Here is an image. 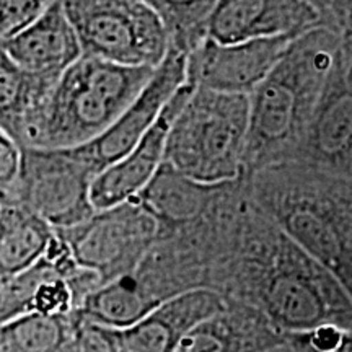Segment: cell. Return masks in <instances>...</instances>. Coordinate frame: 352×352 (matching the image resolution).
<instances>
[{"label":"cell","mask_w":352,"mask_h":352,"mask_svg":"<svg viewBox=\"0 0 352 352\" xmlns=\"http://www.w3.org/2000/svg\"><path fill=\"white\" fill-rule=\"evenodd\" d=\"M56 230L15 201H0V279L20 274L44 256Z\"/></svg>","instance_id":"18"},{"label":"cell","mask_w":352,"mask_h":352,"mask_svg":"<svg viewBox=\"0 0 352 352\" xmlns=\"http://www.w3.org/2000/svg\"><path fill=\"white\" fill-rule=\"evenodd\" d=\"M54 83L25 72L0 46V126L6 129L19 121Z\"/></svg>","instance_id":"21"},{"label":"cell","mask_w":352,"mask_h":352,"mask_svg":"<svg viewBox=\"0 0 352 352\" xmlns=\"http://www.w3.org/2000/svg\"><path fill=\"white\" fill-rule=\"evenodd\" d=\"M228 300L210 289H192L166 298L127 328L95 327L96 352H175L192 327L227 307Z\"/></svg>","instance_id":"12"},{"label":"cell","mask_w":352,"mask_h":352,"mask_svg":"<svg viewBox=\"0 0 352 352\" xmlns=\"http://www.w3.org/2000/svg\"><path fill=\"white\" fill-rule=\"evenodd\" d=\"M186 83V54L170 47L162 64L153 70L151 80L132 100L124 113L100 138L76 147L95 176L129 153L164 111L178 88Z\"/></svg>","instance_id":"10"},{"label":"cell","mask_w":352,"mask_h":352,"mask_svg":"<svg viewBox=\"0 0 352 352\" xmlns=\"http://www.w3.org/2000/svg\"><path fill=\"white\" fill-rule=\"evenodd\" d=\"M250 98L196 88L166 134L164 162L188 178L222 184L243 178Z\"/></svg>","instance_id":"5"},{"label":"cell","mask_w":352,"mask_h":352,"mask_svg":"<svg viewBox=\"0 0 352 352\" xmlns=\"http://www.w3.org/2000/svg\"><path fill=\"white\" fill-rule=\"evenodd\" d=\"M243 179L256 208L352 292L351 176L283 162Z\"/></svg>","instance_id":"2"},{"label":"cell","mask_w":352,"mask_h":352,"mask_svg":"<svg viewBox=\"0 0 352 352\" xmlns=\"http://www.w3.org/2000/svg\"><path fill=\"white\" fill-rule=\"evenodd\" d=\"M0 352H78L76 315H26L0 324Z\"/></svg>","instance_id":"19"},{"label":"cell","mask_w":352,"mask_h":352,"mask_svg":"<svg viewBox=\"0 0 352 352\" xmlns=\"http://www.w3.org/2000/svg\"><path fill=\"white\" fill-rule=\"evenodd\" d=\"M0 46L25 72L47 80H57L82 56L60 0H54L39 19Z\"/></svg>","instance_id":"16"},{"label":"cell","mask_w":352,"mask_h":352,"mask_svg":"<svg viewBox=\"0 0 352 352\" xmlns=\"http://www.w3.org/2000/svg\"><path fill=\"white\" fill-rule=\"evenodd\" d=\"M305 2H307V3H310V6L314 7L315 10L320 13V15H321V20H323L324 13H327V10H328V6H329V2H331V0H305Z\"/></svg>","instance_id":"26"},{"label":"cell","mask_w":352,"mask_h":352,"mask_svg":"<svg viewBox=\"0 0 352 352\" xmlns=\"http://www.w3.org/2000/svg\"><path fill=\"white\" fill-rule=\"evenodd\" d=\"M323 25L344 36H352V0H331Z\"/></svg>","instance_id":"25"},{"label":"cell","mask_w":352,"mask_h":352,"mask_svg":"<svg viewBox=\"0 0 352 352\" xmlns=\"http://www.w3.org/2000/svg\"><path fill=\"white\" fill-rule=\"evenodd\" d=\"M352 36L320 25L298 34L250 98L243 176L297 152L321 91Z\"/></svg>","instance_id":"3"},{"label":"cell","mask_w":352,"mask_h":352,"mask_svg":"<svg viewBox=\"0 0 352 352\" xmlns=\"http://www.w3.org/2000/svg\"><path fill=\"white\" fill-rule=\"evenodd\" d=\"M267 352H294V351L290 349V347L284 342V344L277 346V347H274V349H271V351H267Z\"/></svg>","instance_id":"27"},{"label":"cell","mask_w":352,"mask_h":352,"mask_svg":"<svg viewBox=\"0 0 352 352\" xmlns=\"http://www.w3.org/2000/svg\"><path fill=\"white\" fill-rule=\"evenodd\" d=\"M164 23L170 47L189 54L208 36V23L219 0H144Z\"/></svg>","instance_id":"20"},{"label":"cell","mask_w":352,"mask_h":352,"mask_svg":"<svg viewBox=\"0 0 352 352\" xmlns=\"http://www.w3.org/2000/svg\"><path fill=\"white\" fill-rule=\"evenodd\" d=\"M280 344L283 333L266 316L254 308L228 302L189 329L175 352H267Z\"/></svg>","instance_id":"17"},{"label":"cell","mask_w":352,"mask_h":352,"mask_svg":"<svg viewBox=\"0 0 352 352\" xmlns=\"http://www.w3.org/2000/svg\"><path fill=\"white\" fill-rule=\"evenodd\" d=\"M352 44L342 47L321 91L297 152L289 162L351 176Z\"/></svg>","instance_id":"9"},{"label":"cell","mask_w":352,"mask_h":352,"mask_svg":"<svg viewBox=\"0 0 352 352\" xmlns=\"http://www.w3.org/2000/svg\"><path fill=\"white\" fill-rule=\"evenodd\" d=\"M284 342L294 352H352V328L321 324L284 334Z\"/></svg>","instance_id":"22"},{"label":"cell","mask_w":352,"mask_h":352,"mask_svg":"<svg viewBox=\"0 0 352 352\" xmlns=\"http://www.w3.org/2000/svg\"><path fill=\"white\" fill-rule=\"evenodd\" d=\"M20 162V145L0 126V195H6L13 188L19 178Z\"/></svg>","instance_id":"24"},{"label":"cell","mask_w":352,"mask_h":352,"mask_svg":"<svg viewBox=\"0 0 352 352\" xmlns=\"http://www.w3.org/2000/svg\"><path fill=\"white\" fill-rule=\"evenodd\" d=\"M148 67H124L82 54L19 121L6 127L20 147L76 148L100 138L151 80Z\"/></svg>","instance_id":"4"},{"label":"cell","mask_w":352,"mask_h":352,"mask_svg":"<svg viewBox=\"0 0 352 352\" xmlns=\"http://www.w3.org/2000/svg\"><path fill=\"white\" fill-rule=\"evenodd\" d=\"M54 0H0V44L23 32Z\"/></svg>","instance_id":"23"},{"label":"cell","mask_w":352,"mask_h":352,"mask_svg":"<svg viewBox=\"0 0 352 352\" xmlns=\"http://www.w3.org/2000/svg\"><path fill=\"white\" fill-rule=\"evenodd\" d=\"M21 148L19 178L0 201L33 210L54 230H65L95 214L90 186L95 173L76 148Z\"/></svg>","instance_id":"7"},{"label":"cell","mask_w":352,"mask_h":352,"mask_svg":"<svg viewBox=\"0 0 352 352\" xmlns=\"http://www.w3.org/2000/svg\"><path fill=\"white\" fill-rule=\"evenodd\" d=\"M192 90L195 85L189 82L179 87L173 98L165 104L155 124L147 131L138 145L95 176L90 186V201L95 210L109 209L134 199L147 186L158 166L164 164L166 134L171 122Z\"/></svg>","instance_id":"14"},{"label":"cell","mask_w":352,"mask_h":352,"mask_svg":"<svg viewBox=\"0 0 352 352\" xmlns=\"http://www.w3.org/2000/svg\"><path fill=\"white\" fill-rule=\"evenodd\" d=\"M228 184L199 183L164 162L134 199L157 222L158 240L201 222L215 208Z\"/></svg>","instance_id":"15"},{"label":"cell","mask_w":352,"mask_h":352,"mask_svg":"<svg viewBox=\"0 0 352 352\" xmlns=\"http://www.w3.org/2000/svg\"><path fill=\"white\" fill-rule=\"evenodd\" d=\"M297 36L220 44L206 38L186 56V82L196 88L250 96Z\"/></svg>","instance_id":"11"},{"label":"cell","mask_w":352,"mask_h":352,"mask_svg":"<svg viewBox=\"0 0 352 352\" xmlns=\"http://www.w3.org/2000/svg\"><path fill=\"white\" fill-rule=\"evenodd\" d=\"M323 25L321 15L305 0H219L208 23L215 43L298 36Z\"/></svg>","instance_id":"13"},{"label":"cell","mask_w":352,"mask_h":352,"mask_svg":"<svg viewBox=\"0 0 352 352\" xmlns=\"http://www.w3.org/2000/svg\"><path fill=\"white\" fill-rule=\"evenodd\" d=\"M82 54L124 67L157 69L170 38L144 0H60Z\"/></svg>","instance_id":"6"},{"label":"cell","mask_w":352,"mask_h":352,"mask_svg":"<svg viewBox=\"0 0 352 352\" xmlns=\"http://www.w3.org/2000/svg\"><path fill=\"white\" fill-rule=\"evenodd\" d=\"M214 290L254 308L283 336L321 324L352 328V292L287 239L248 192L215 271Z\"/></svg>","instance_id":"1"},{"label":"cell","mask_w":352,"mask_h":352,"mask_svg":"<svg viewBox=\"0 0 352 352\" xmlns=\"http://www.w3.org/2000/svg\"><path fill=\"white\" fill-rule=\"evenodd\" d=\"M56 232L77 266L94 272L100 285L138 270L158 236L157 222L135 199L95 210L85 222Z\"/></svg>","instance_id":"8"}]
</instances>
